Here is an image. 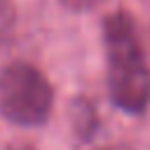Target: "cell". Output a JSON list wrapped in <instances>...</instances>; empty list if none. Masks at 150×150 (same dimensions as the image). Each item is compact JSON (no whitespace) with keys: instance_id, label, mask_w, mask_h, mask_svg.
<instances>
[{"instance_id":"obj_1","label":"cell","mask_w":150,"mask_h":150,"mask_svg":"<svg viewBox=\"0 0 150 150\" xmlns=\"http://www.w3.org/2000/svg\"><path fill=\"white\" fill-rule=\"evenodd\" d=\"M103 49L112 105L129 115H143L150 105V68L136 21L129 12L117 9L105 16Z\"/></svg>"},{"instance_id":"obj_2","label":"cell","mask_w":150,"mask_h":150,"mask_svg":"<svg viewBox=\"0 0 150 150\" xmlns=\"http://www.w3.org/2000/svg\"><path fill=\"white\" fill-rule=\"evenodd\" d=\"M54 108V87L47 75L26 61L0 68V115L16 127H40Z\"/></svg>"},{"instance_id":"obj_3","label":"cell","mask_w":150,"mask_h":150,"mask_svg":"<svg viewBox=\"0 0 150 150\" xmlns=\"http://www.w3.org/2000/svg\"><path fill=\"white\" fill-rule=\"evenodd\" d=\"M70 120H73V129L82 136V138H89L98 124V117H96V110L94 105L87 101V98H77L70 108Z\"/></svg>"},{"instance_id":"obj_4","label":"cell","mask_w":150,"mask_h":150,"mask_svg":"<svg viewBox=\"0 0 150 150\" xmlns=\"http://www.w3.org/2000/svg\"><path fill=\"white\" fill-rule=\"evenodd\" d=\"M16 28V9L12 0H0V47H5L14 38Z\"/></svg>"},{"instance_id":"obj_5","label":"cell","mask_w":150,"mask_h":150,"mask_svg":"<svg viewBox=\"0 0 150 150\" xmlns=\"http://www.w3.org/2000/svg\"><path fill=\"white\" fill-rule=\"evenodd\" d=\"M59 2L68 9H73V12H89V9L98 7L103 0H59Z\"/></svg>"},{"instance_id":"obj_6","label":"cell","mask_w":150,"mask_h":150,"mask_svg":"<svg viewBox=\"0 0 150 150\" xmlns=\"http://www.w3.org/2000/svg\"><path fill=\"white\" fill-rule=\"evenodd\" d=\"M5 150H35V148L28 145V143H12V145H7Z\"/></svg>"},{"instance_id":"obj_7","label":"cell","mask_w":150,"mask_h":150,"mask_svg":"<svg viewBox=\"0 0 150 150\" xmlns=\"http://www.w3.org/2000/svg\"><path fill=\"white\" fill-rule=\"evenodd\" d=\"M105 150H129V148H124V145H110V148H105Z\"/></svg>"}]
</instances>
